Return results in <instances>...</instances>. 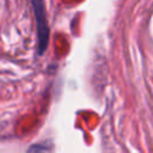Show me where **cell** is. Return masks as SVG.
Segmentation results:
<instances>
[{
	"label": "cell",
	"instance_id": "1",
	"mask_svg": "<svg viewBox=\"0 0 153 153\" xmlns=\"http://www.w3.org/2000/svg\"><path fill=\"white\" fill-rule=\"evenodd\" d=\"M33 13L37 25V39H38V54L42 55L47 50L49 43V27L47 23V13L43 0H31Z\"/></svg>",
	"mask_w": 153,
	"mask_h": 153
},
{
	"label": "cell",
	"instance_id": "2",
	"mask_svg": "<svg viewBox=\"0 0 153 153\" xmlns=\"http://www.w3.org/2000/svg\"><path fill=\"white\" fill-rule=\"evenodd\" d=\"M53 146H48V142H42V143H35L31 145L26 153H51Z\"/></svg>",
	"mask_w": 153,
	"mask_h": 153
}]
</instances>
